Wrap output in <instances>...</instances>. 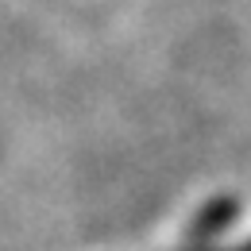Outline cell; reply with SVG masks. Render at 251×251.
Listing matches in <instances>:
<instances>
[{
    "label": "cell",
    "mask_w": 251,
    "mask_h": 251,
    "mask_svg": "<svg viewBox=\"0 0 251 251\" xmlns=\"http://www.w3.org/2000/svg\"><path fill=\"white\" fill-rule=\"evenodd\" d=\"M236 213H240V205L232 197H220L213 205H205L197 213V220H193V240H213L217 232H224V224L236 220Z\"/></svg>",
    "instance_id": "cell-1"
},
{
    "label": "cell",
    "mask_w": 251,
    "mask_h": 251,
    "mask_svg": "<svg viewBox=\"0 0 251 251\" xmlns=\"http://www.w3.org/2000/svg\"><path fill=\"white\" fill-rule=\"evenodd\" d=\"M232 251H251V240H244V244H236Z\"/></svg>",
    "instance_id": "cell-2"
}]
</instances>
